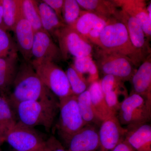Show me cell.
<instances>
[{
  "label": "cell",
  "mask_w": 151,
  "mask_h": 151,
  "mask_svg": "<svg viewBox=\"0 0 151 151\" xmlns=\"http://www.w3.org/2000/svg\"><path fill=\"white\" fill-rule=\"evenodd\" d=\"M55 96L43 84L30 63L24 60L20 62L7 97L13 108L24 101L43 100Z\"/></svg>",
  "instance_id": "6da1fadb"
},
{
  "label": "cell",
  "mask_w": 151,
  "mask_h": 151,
  "mask_svg": "<svg viewBox=\"0 0 151 151\" xmlns=\"http://www.w3.org/2000/svg\"><path fill=\"white\" fill-rule=\"evenodd\" d=\"M59 102L56 97L24 101L14 108L18 122L28 127H43L49 132L59 113Z\"/></svg>",
  "instance_id": "7a4b0ae2"
},
{
  "label": "cell",
  "mask_w": 151,
  "mask_h": 151,
  "mask_svg": "<svg viewBox=\"0 0 151 151\" xmlns=\"http://www.w3.org/2000/svg\"><path fill=\"white\" fill-rule=\"evenodd\" d=\"M97 47L127 56L136 67L145 60L132 44L124 24L113 17L107 21L100 34Z\"/></svg>",
  "instance_id": "3957f363"
},
{
  "label": "cell",
  "mask_w": 151,
  "mask_h": 151,
  "mask_svg": "<svg viewBox=\"0 0 151 151\" xmlns=\"http://www.w3.org/2000/svg\"><path fill=\"white\" fill-rule=\"evenodd\" d=\"M59 102L56 128L59 137L67 146L72 137L86 125L78 109L77 96L72 94L60 99Z\"/></svg>",
  "instance_id": "277c9868"
},
{
  "label": "cell",
  "mask_w": 151,
  "mask_h": 151,
  "mask_svg": "<svg viewBox=\"0 0 151 151\" xmlns=\"http://www.w3.org/2000/svg\"><path fill=\"white\" fill-rule=\"evenodd\" d=\"M95 63L104 76H113L123 82L131 81L137 69L127 56L97 47L94 52Z\"/></svg>",
  "instance_id": "5b68a950"
},
{
  "label": "cell",
  "mask_w": 151,
  "mask_h": 151,
  "mask_svg": "<svg viewBox=\"0 0 151 151\" xmlns=\"http://www.w3.org/2000/svg\"><path fill=\"white\" fill-rule=\"evenodd\" d=\"M117 117L126 128L148 124L151 119V100L131 93L122 102Z\"/></svg>",
  "instance_id": "8992f818"
},
{
  "label": "cell",
  "mask_w": 151,
  "mask_h": 151,
  "mask_svg": "<svg viewBox=\"0 0 151 151\" xmlns=\"http://www.w3.org/2000/svg\"><path fill=\"white\" fill-rule=\"evenodd\" d=\"M45 86L58 100L72 95L67 75L55 63L30 62Z\"/></svg>",
  "instance_id": "52a82bcc"
},
{
  "label": "cell",
  "mask_w": 151,
  "mask_h": 151,
  "mask_svg": "<svg viewBox=\"0 0 151 151\" xmlns=\"http://www.w3.org/2000/svg\"><path fill=\"white\" fill-rule=\"evenodd\" d=\"M62 53L63 60L69 55L74 58L91 55L93 53L92 43L68 26H65L58 32L55 37Z\"/></svg>",
  "instance_id": "ba28073f"
},
{
  "label": "cell",
  "mask_w": 151,
  "mask_h": 151,
  "mask_svg": "<svg viewBox=\"0 0 151 151\" xmlns=\"http://www.w3.org/2000/svg\"><path fill=\"white\" fill-rule=\"evenodd\" d=\"M45 140L35 128L19 122L5 136V142L14 151H40Z\"/></svg>",
  "instance_id": "9c48e42d"
},
{
  "label": "cell",
  "mask_w": 151,
  "mask_h": 151,
  "mask_svg": "<svg viewBox=\"0 0 151 151\" xmlns=\"http://www.w3.org/2000/svg\"><path fill=\"white\" fill-rule=\"evenodd\" d=\"M63 60L59 46L49 34L45 30L35 32L31 61L56 63Z\"/></svg>",
  "instance_id": "30bf717a"
},
{
  "label": "cell",
  "mask_w": 151,
  "mask_h": 151,
  "mask_svg": "<svg viewBox=\"0 0 151 151\" xmlns=\"http://www.w3.org/2000/svg\"><path fill=\"white\" fill-rule=\"evenodd\" d=\"M99 130V151H113L124 139L127 129L123 127L117 116L103 121Z\"/></svg>",
  "instance_id": "8fae6325"
},
{
  "label": "cell",
  "mask_w": 151,
  "mask_h": 151,
  "mask_svg": "<svg viewBox=\"0 0 151 151\" xmlns=\"http://www.w3.org/2000/svg\"><path fill=\"white\" fill-rule=\"evenodd\" d=\"M113 17L122 22L127 28L130 40L135 48L146 59L151 54L150 41L139 22L134 17L118 8Z\"/></svg>",
  "instance_id": "7c38bea8"
},
{
  "label": "cell",
  "mask_w": 151,
  "mask_h": 151,
  "mask_svg": "<svg viewBox=\"0 0 151 151\" xmlns=\"http://www.w3.org/2000/svg\"><path fill=\"white\" fill-rule=\"evenodd\" d=\"M119 8L134 17L140 24L147 39L151 37V19L147 10V4L144 0H113Z\"/></svg>",
  "instance_id": "4fadbf2b"
},
{
  "label": "cell",
  "mask_w": 151,
  "mask_h": 151,
  "mask_svg": "<svg viewBox=\"0 0 151 151\" xmlns=\"http://www.w3.org/2000/svg\"><path fill=\"white\" fill-rule=\"evenodd\" d=\"M99 147V130L86 125L70 139L67 151H97Z\"/></svg>",
  "instance_id": "5bb4252c"
},
{
  "label": "cell",
  "mask_w": 151,
  "mask_h": 151,
  "mask_svg": "<svg viewBox=\"0 0 151 151\" xmlns=\"http://www.w3.org/2000/svg\"><path fill=\"white\" fill-rule=\"evenodd\" d=\"M15 35L17 50L24 60L30 63L32 59V48L35 32L29 22L22 17L17 23L14 31Z\"/></svg>",
  "instance_id": "9a60e30c"
},
{
  "label": "cell",
  "mask_w": 151,
  "mask_h": 151,
  "mask_svg": "<svg viewBox=\"0 0 151 151\" xmlns=\"http://www.w3.org/2000/svg\"><path fill=\"white\" fill-rule=\"evenodd\" d=\"M132 91L151 100V54L139 66L131 78Z\"/></svg>",
  "instance_id": "2e32d148"
},
{
  "label": "cell",
  "mask_w": 151,
  "mask_h": 151,
  "mask_svg": "<svg viewBox=\"0 0 151 151\" xmlns=\"http://www.w3.org/2000/svg\"><path fill=\"white\" fill-rule=\"evenodd\" d=\"M17 52L0 58V92L3 95L11 91L19 67Z\"/></svg>",
  "instance_id": "e0dca14e"
},
{
  "label": "cell",
  "mask_w": 151,
  "mask_h": 151,
  "mask_svg": "<svg viewBox=\"0 0 151 151\" xmlns=\"http://www.w3.org/2000/svg\"><path fill=\"white\" fill-rule=\"evenodd\" d=\"M126 129L124 140L135 151H151L150 124H142Z\"/></svg>",
  "instance_id": "ac0fdd59"
},
{
  "label": "cell",
  "mask_w": 151,
  "mask_h": 151,
  "mask_svg": "<svg viewBox=\"0 0 151 151\" xmlns=\"http://www.w3.org/2000/svg\"><path fill=\"white\" fill-rule=\"evenodd\" d=\"M87 89L90 94L91 103L94 113L100 122H102L114 116L108 108L105 101L100 85V80L92 83Z\"/></svg>",
  "instance_id": "d6986e66"
},
{
  "label": "cell",
  "mask_w": 151,
  "mask_h": 151,
  "mask_svg": "<svg viewBox=\"0 0 151 151\" xmlns=\"http://www.w3.org/2000/svg\"><path fill=\"white\" fill-rule=\"evenodd\" d=\"M37 5L43 29L55 40L57 33L66 25L43 1H37Z\"/></svg>",
  "instance_id": "ffe728a7"
},
{
  "label": "cell",
  "mask_w": 151,
  "mask_h": 151,
  "mask_svg": "<svg viewBox=\"0 0 151 151\" xmlns=\"http://www.w3.org/2000/svg\"><path fill=\"white\" fill-rule=\"evenodd\" d=\"M84 11L95 14L108 19L113 17L118 7L114 1L107 0H76Z\"/></svg>",
  "instance_id": "44dd1931"
},
{
  "label": "cell",
  "mask_w": 151,
  "mask_h": 151,
  "mask_svg": "<svg viewBox=\"0 0 151 151\" xmlns=\"http://www.w3.org/2000/svg\"><path fill=\"white\" fill-rule=\"evenodd\" d=\"M108 20L92 13L83 10L81 11L77 20L70 27L86 39L92 30L99 25L107 22Z\"/></svg>",
  "instance_id": "7402d4cb"
},
{
  "label": "cell",
  "mask_w": 151,
  "mask_h": 151,
  "mask_svg": "<svg viewBox=\"0 0 151 151\" xmlns=\"http://www.w3.org/2000/svg\"><path fill=\"white\" fill-rule=\"evenodd\" d=\"M72 66L89 86L94 81L100 80L99 70L91 55L74 58Z\"/></svg>",
  "instance_id": "603a6c76"
},
{
  "label": "cell",
  "mask_w": 151,
  "mask_h": 151,
  "mask_svg": "<svg viewBox=\"0 0 151 151\" xmlns=\"http://www.w3.org/2000/svg\"><path fill=\"white\" fill-rule=\"evenodd\" d=\"M3 19L7 30L14 31L19 19L23 17L22 0H1Z\"/></svg>",
  "instance_id": "cb8c5ba5"
},
{
  "label": "cell",
  "mask_w": 151,
  "mask_h": 151,
  "mask_svg": "<svg viewBox=\"0 0 151 151\" xmlns=\"http://www.w3.org/2000/svg\"><path fill=\"white\" fill-rule=\"evenodd\" d=\"M15 112L7 97L0 95V134L6 135L17 123Z\"/></svg>",
  "instance_id": "d4e9b609"
},
{
  "label": "cell",
  "mask_w": 151,
  "mask_h": 151,
  "mask_svg": "<svg viewBox=\"0 0 151 151\" xmlns=\"http://www.w3.org/2000/svg\"><path fill=\"white\" fill-rule=\"evenodd\" d=\"M78 109L85 125L100 126L102 122L94 113L88 89L77 96Z\"/></svg>",
  "instance_id": "484cf974"
},
{
  "label": "cell",
  "mask_w": 151,
  "mask_h": 151,
  "mask_svg": "<svg viewBox=\"0 0 151 151\" xmlns=\"http://www.w3.org/2000/svg\"><path fill=\"white\" fill-rule=\"evenodd\" d=\"M23 16L32 27L35 32L45 30L42 27L37 5V1L22 0Z\"/></svg>",
  "instance_id": "4316f807"
},
{
  "label": "cell",
  "mask_w": 151,
  "mask_h": 151,
  "mask_svg": "<svg viewBox=\"0 0 151 151\" xmlns=\"http://www.w3.org/2000/svg\"><path fill=\"white\" fill-rule=\"evenodd\" d=\"M65 73L73 95L78 96L88 89L89 85L73 66L68 68Z\"/></svg>",
  "instance_id": "83f0119b"
},
{
  "label": "cell",
  "mask_w": 151,
  "mask_h": 151,
  "mask_svg": "<svg viewBox=\"0 0 151 151\" xmlns=\"http://www.w3.org/2000/svg\"><path fill=\"white\" fill-rule=\"evenodd\" d=\"M82 10L76 0H64L62 9V18L66 25L71 26L80 16Z\"/></svg>",
  "instance_id": "f1b7e54d"
},
{
  "label": "cell",
  "mask_w": 151,
  "mask_h": 151,
  "mask_svg": "<svg viewBox=\"0 0 151 151\" xmlns=\"http://www.w3.org/2000/svg\"><path fill=\"white\" fill-rule=\"evenodd\" d=\"M7 31L0 29V58L18 52L16 45Z\"/></svg>",
  "instance_id": "f546056e"
},
{
  "label": "cell",
  "mask_w": 151,
  "mask_h": 151,
  "mask_svg": "<svg viewBox=\"0 0 151 151\" xmlns=\"http://www.w3.org/2000/svg\"><path fill=\"white\" fill-rule=\"evenodd\" d=\"M40 151H67L62 143L54 136L45 140L43 147Z\"/></svg>",
  "instance_id": "4dcf8cb0"
},
{
  "label": "cell",
  "mask_w": 151,
  "mask_h": 151,
  "mask_svg": "<svg viewBox=\"0 0 151 151\" xmlns=\"http://www.w3.org/2000/svg\"><path fill=\"white\" fill-rule=\"evenodd\" d=\"M43 1L53 10L60 19L63 22L62 9L64 0H43Z\"/></svg>",
  "instance_id": "1f68e13d"
},
{
  "label": "cell",
  "mask_w": 151,
  "mask_h": 151,
  "mask_svg": "<svg viewBox=\"0 0 151 151\" xmlns=\"http://www.w3.org/2000/svg\"><path fill=\"white\" fill-rule=\"evenodd\" d=\"M113 151H136L133 148L130 146L124 140L121 142L116 146Z\"/></svg>",
  "instance_id": "d6a6232c"
},
{
  "label": "cell",
  "mask_w": 151,
  "mask_h": 151,
  "mask_svg": "<svg viewBox=\"0 0 151 151\" xmlns=\"http://www.w3.org/2000/svg\"><path fill=\"white\" fill-rule=\"evenodd\" d=\"M0 29L7 31L6 29L5 26L4 24V19H3V9L1 0H0Z\"/></svg>",
  "instance_id": "836d02e7"
},
{
  "label": "cell",
  "mask_w": 151,
  "mask_h": 151,
  "mask_svg": "<svg viewBox=\"0 0 151 151\" xmlns=\"http://www.w3.org/2000/svg\"><path fill=\"white\" fill-rule=\"evenodd\" d=\"M5 142V138L2 135L0 134V147L3 145V143Z\"/></svg>",
  "instance_id": "e575fe53"
}]
</instances>
